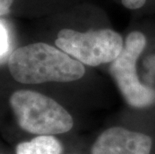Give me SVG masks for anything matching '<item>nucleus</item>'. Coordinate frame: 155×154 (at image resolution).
Listing matches in <instances>:
<instances>
[{"label": "nucleus", "instance_id": "obj_1", "mask_svg": "<svg viewBox=\"0 0 155 154\" xmlns=\"http://www.w3.org/2000/svg\"><path fill=\"white\" fill-rule=\"evenodd\" d=\"M8 68L12 77L23 84L70 82L85 73L82 63L43 42L15 49L9 57Z\"/></svg>", "mask_w": 155, "mask_h": 154}, {"label": "nucleus", "instance_id": "obj_2", "mask_svg": "<svg viewBox=\"0 0 155 154\" xmlns=\"http://www.w3.org/2000/svg\"><path fill=\"white\" fill-rule=\"evenodd\" d=\"M19 126L38 135H54L73 126L71 115L52 98L31 90L15 91L9 99Z\"/></svg>", "mask_w": 155, "mask_h": 154}, {"label": "nucleus", "instance_id": "obj_3", "mask_svg": "<svg viewBox=\"0 0 155 154\" xmlns=\"http://www.w3.org/2000/svg\"><path fill=\"white\" fill-rule=\"evenodd\" d=\"M55 44L88 66L111 63L119 56L124 46L121 35L111 29L79 32L65 28L58 32Z\"/></svg>", "mask_w": 155, "mask_h": 154}, {"label": "nucleus", "instance_id": "obj_4", "mask_svg": "<svg viewBox=\"0 0 155 154\" xmlns=\"http://www.w3.org/2000/svg\"><path fill=\"white\" fill-rule=\"evenodd\" d=\"M145 45L146 38L143 33L131 32L125 39L119 56L110 65V73L124 99L129 105L139 108L155 102V90L141 83L136 73V61Z\"/></svg>", "mask_w": 155, "mask_h": 154}, {"label": "nucleus", "instance_id": "obj_5", "mask_svg": "<svg viewBox=\"0 0 155 154\" xmlns=\"http://www.w3.org/2000/svg\"><path fill=\"white\" fill-rule=\"evenodd\" d=\"M151 139L145 134L122 127L105 130L92 147V154H149Z\"/></svg>", "mask_w": 155, "mask_h": 154}, {"label": "nucleus", "instance_id": "obj_6", "mask_svg": "<svg viewBox=\"0 0 155 154\" xmlns=\"http://www.w3.org/2000/svg\"><path fill=\"white\" fill-rule=\"evenodd\" d=\"M61 143L52 135H39L16 147V154H60Z\"/></svg>", "mask_w": 155, "mask_h": 154}, {"label": "nucleus", "instance_id": "obj_7", "mask_svg": "<svg viewBox=\"0 0 155 154\" xmlns=\"http://www.w3.org/2000/svg\"><path fill=\"white\" fill-rule=\"evenodd\" d=\"M8 48V36L6 30L3 26L0 24V56L4 54Z\"/></svg>", "mask_w": 155, "mask_h": 154}, {"label": "nucleus", "instance_id": "obj_8", "mask_svg": "<svg viewBox=\"0 0 155 154\" xmlns=\"http://www.w3.org/2000/svg\"><path fill=\"white\" fill-rule=\"evenodd\" d=\"M146 0H122V3L128 9H138L145 4Z\"/></svg>", "mask_w": 155, "mask_h": 154}, {"label": "nucleus", "instance_id": "obj_9", "mask_svg": "<svg viewBox=\"0 0 155 154\" xmlns=\"http://www.w3.org/2000/svg\"><path fill=\"white\" fill-rule=\"evenodd\" d=\"M14 0H0V16L8 14Z\"/></svg>", "mask_w": 155, "mask_h": 154}]
</instances>
